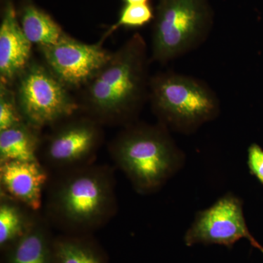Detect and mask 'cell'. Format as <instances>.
Segmentation results:
<instances>
[{
	"label": "cell",
	"instance_id": "obj_1",
	"mask_svg": "<svg viewBox=\"0 0 263 263\" xmlns=\"http://www.w3.org/2000/svg\"><path fill=\"white\" fill-rule=\"evenodd\" d=\"M150 59L140 34L128 39L84 87L82 106L97 122L132 124L148 99Z\"/></svg>",
	"mask_w": 263,
	"mask_h": 263
},
{
	"label": "cell",
	"instance_id": "obj_2",
	"mask_svg": "<svg viewBox=\"0 0 263 263\" xmlns=\"http://www.w3.org/2000/svg\"><path fill=\"white\" fill-rule=\"evenodd\" d=\"M113 171L92 164L59 172L48 186L46 219L72 235L108 222L116 211Z\"/></svg>",
	"mask_w": 263,
	"mask_h": 263
},
{
	"label": "cell",
	"instance_id": "obj_3",
	"mask_svg": "<svg viewBox=\"0 0 263 263\" xmlns=\"http://www.w3.org/2000/svg\"><path fill=\"white\" fill-rule=\"evenodd\" d=\"M160 123L128 124L110 145L115 163L138 193H155L184 165V153Z\"/></svg>",
	"mask_w": 263,
	"mask_h": 263
},
{
	"label": "cell",
	"instance_id": "obj_4",
	"mask_svg": "<svg viewBox=\"0 0 263 263\" xmlns=\"http://www.w3.org/2000/svg\"><path fill=\"white\" fill-rule=\"evenodd\" d=\"M148 99L159 123L181 134L195 133L221 111L220 100L205 81L172 71L151 77Z\"/></svg>",
	"mask_w": 263,
	"mask_h": 263
},
{
	"label": "cell",
	"instance_id": "obj_5",
	"mask_svg": "<svg viewBox=\"0 0 263 263\" xmlns=\"http://www.w3.org/2000/svg\"><path fill=\"white\" fill-rule=\"evenodd\" d=\"M210 22L202 0H164L152 38V61L164 64L200 48L207 41Z\"/></svg>",
	"mask_w": 263,
	"mask_h": 263
},
{
	"label": "cell",
	"instance_id": "obj_6",
	"mask_svg": "<svg viewBox=\"0 0 263 263\" xmlns=\"http://www.w3.org/2000/svg\"><path fill=\"white\" fill-rule=\"evenodd\" d=\"M15 83L24 121L39 130L70 119L80 108L68 88L44 63L32 60Z\"/></svg>",
	"mask_w": 263,
	"mask_h": 263
},
{
	"label": "cell",
	"instance_id": "obj_7",
	"mask_svg": "<svg viewBox=\"0 0 263 263\" xmlns=\"http://www.w3.org/2000/svg\"><path fill=\"white\" fill-rule=\"evenodd\" d=\"M246 238L260 250L259 245L249 232L243 214V201L233 193L223 195L205 210L196 214L184 236L186 246L219 245L231 248L238 240Z\"/></svg>",
	"mask_w": 263,
	"mask_h": 263
},
{
	"label": "cell",
	"instance_id": "obj_8",
	"mask_svg": "<svg viewBox=\"0 0 263 263\" xmlns=\"http://www.w3.org/2000/svg\"><path fill=\"white\" fill-rule=\"evenodd\" d=\"M43 62L66 87H85L111 58L103 43L89 44L63 36L56 43L38 47Z\"/></svg>",
	"mask_w": 263,
	"mask_h": 263
},
{
	"label": "cell",
	"instance_id": "obj_9",
	"mask_svg": "<svg viewBox=\"0 0 263 263\" xmlns=\"http://www.w3.org/2000/svg\"><path fill=\"white\" fill-rule=\"evenodd\" d=\"M100 124L89 117L64 121L41 143L43 165L60 172L91 164L102 141Z\"/></svg>",
	"mask_w": 263,
	"mask_h": 263
},
{
	"label": "cell",
	"instance_id": "obj_10",
	"mask_svg": "<svg viewBox=\"0 0 263 263\" xmlns=\"http://www.w3.org/2000/svg\"><path fill=\"white\" fill-rule=\"evenodd\" d=\"M49 180L47 170L40 161L0 164L1 193L33 212L42 206L43 192Z\"/></svg>",
	"mask_w": 263,
	"mask_h": 263
},
{
	"label": "cell",
	"instance_id": "obj_11",
	"mask_svg": "<svg viewBox=\"0 0 263 263\" xmlns=\"http://www.w3.org/2000/svg\"><path fill=\"white\" fill-rule=\"evenodd\" d=\"M32 44L26 37L14 7L6 4L0 26V82L14 84L32 61Z\"/></svg>",
	"mask_w": 263,
	"mask_h": 263
},
{
	"label": "cell",
	"instance_id": "obj_12",
	"mask_svg": "<svg viewBox=\"0 0 263 263\" xmlns=\"http://www.w3.org/2000/svg\"><path fill=\"white\" fill-rule=\"evenodd\" d=\"M48 224L36 214L28 230L7 248V263H56Z\"/></svg>",
	"mask_w": 263,
	"mask_h": 263
},
{
	"label": "cell",
	"instance_id": "obj_13",
	"mask_svg": "<svg viewBox=\"0 0 263 263\" xmlns=\"http://www.w3.org/2000/svg\"><path fill=\"white\" fill-rule=\"evenodd\" d=\"M39 131L27 123L0 131V164L40 161Z\"/></svg>",
	"mask_w": 263,
	"mask_h": 263
},
{
	"label": "cell",
	"instance_id": "obj_14",
	"mask_svg": "<svg viewBox=\"0 0 263 263\" xmlns=\"http://www.w3.org/2000/svg\"><path fill=\"white\" fill-rule=\"evenodd\" d=\"M35 212L1 193L0 246L8 248L25 233L32 224Z\"/></svg>",
	"mask_w": 263,
	"mask_h": 263
},
{
	"label": "cell",
	"instance_id": "obj_15",
	"mask_svg": "<svg viewBox=\"0 0 263 263\" xmlns=\"http://www.w3.org/2000/svg\"><path fill=\"white\" fill-rule=\"evenodd\" d=\"M20 24L26 37L38 47L54 44L65 34L49 15L33 5L24 7Z\"/></svg>",
	"mask_w": 263,
	"mask_h": 263
},
{
	"label": "cell",
	"instance_id": "obj_16",
	"mask_svg": "<svg viewBox=\"0 0 263 263\" xmlns=\"http://www.w3.org/2000/svg\"><path fill=\"white\" fill-rule=\"evenodd\" d=\"M53 247L56 263H105L98 249L79 235L60 237Z\"/></svg>",
	"mask_w": 263,
	"mask_h": 263
},
{
	"label": "cell",
	"instance_id": "obj_17",
	"mask_svg": "<svg viewBox=\"0 0 263 263\" xmlns=\"http://www.w3.org/2000/svg\"><path fill=\"white\" fill-rule=\"evenodd\" d=\"M26 123L19 109L15 90L0 82V131Z\"/></svg>",
	"mask_w": 263,
	"mask_h": 263
},
{
	"label": "cell",
	"instance_id": "obj_18",
	"mask_svg": "<svg viewBox=\"0 0 263 263\" xmlns=\"http://www.w3.org/2000/svg\"><path fill=\"white\" fill-rule=\"evenodd\" d=\"M153 17L152 10L147 4L127 5L123 9L119 21L105 33L100 42L103 43L114 31L121 27H140L148 23Z\"/></svg>",
	"mask_w": 263,
	"mask_h": 263
},
{
	"label": "cell",
	"instance_id": "obj_19",
	"mask_svg": "<svg viewBox=\"0 0 263 263\" xmlns=\"http://www.w3.org/2000/svg\"><path fill=\"white\" fill-rule=\"evenodd\" d=\"M247 164L251 174L263 184V149L257 143L249 147Z\"/></svg>",
	"mask_w": 263,
	"mask_h": 263
},
{
	"label": "cell",
	"instance_id": "obj_20",
	"mask_svg": "<svg viewBox=\"0 0 263 263\" xmlns=\"http://www.w3.org/2000/svg\"><path fill=\"white\" fill-rule=\"evenodd\" d=\"M148 0H125L127 5H143L147 4Z\"/></svg>",
	"mask_w": 263,
	"mask_h": 263
}]
</instances>
